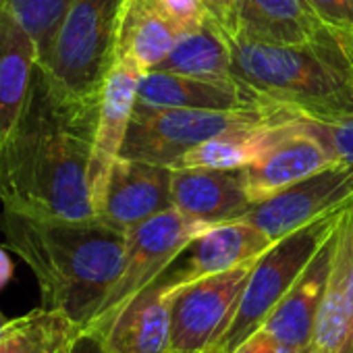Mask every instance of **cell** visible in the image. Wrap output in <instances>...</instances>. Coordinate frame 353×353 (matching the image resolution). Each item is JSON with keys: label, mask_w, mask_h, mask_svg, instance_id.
<instances>
[{"label": "cell", "mask_w": 353, "mask_h": 353, "mask_svg": "<svg viewBox=\"0 0 353 353\" xmlns=\"http://www.w3.org/2000/svg\"><path fill=\"white\" fill-rule=\"evenodd\" d=\"M98 98L61 88L38 63L23 110L0 141V204L40 216L96 219L90 196V156Z\"/></svg>", "instance_id": "cell-1"}, {"label": "cell", "mask_w": 353, "mask_h": 353, "mask_svg": "<svg viewBox=\"0 0 353 353\" xmlns=\"http://www.w3.org/2000/svg\"><path fill=\"white\" fill-rule=\"evenodd\" d=\"M5 248L34 272L42 307L65 314L81 330L94 320L117 283L127 233L96 219H40L3 208Z\"/></svg>", "instance_id": "cell-2"}, {"label": "cell", "mask_w": 353, "mask_h": 353, "mask_svg": "<svg viewBox=\"0 0 353 353\" xmlns=\"http://www.w3.org/2000/svg\"><path fill=\"white\" fill-rule=\"evenodd\" d=\"M229 42L233 73L270 98L316 110H341L353 104V63L345 54L243 36Z\"/></svg>", "instance_id": "cell-3"}, {"label": "cell", "mask_w": 353, "mask_h": 353, "mask_svg": "<svg viewBox=\"0 0 353 353\" xmlns=\"http://www.w3.org/2000/svg\"><path fill=\"white\" fill-rule=\"evenodd\" d=\"M293 110L289 102H274L248 110H204L156 106L135 100L121 156L172 168L192 148L223 133L254 127Z\"/></svg>", "instance_id": "cell-4"}, {"label": "cell", "mask_w": 353, "mask_h": 353, "mask_svg": "<svg viewBox=\"0 0 353 353\" xmlns=\"http://www.w3.org/2000/svg\"><path fill=\"white\" fill-rule=\"evenodd\" d=\"M347 210L318 219L285 235L254 262L245 289L235 307V316L210 353H231L241 341L264 326L272 310L293 287L316 252L336 231Z\"/></svg>", "instance_id": "cell-5"}, {"label": "cell", "mask_w": 353, "mask_h": 353, "mask_svg": "<svg viewBox=\"0 0 353 353\" xmlns=\"http://www.w3.org/2000/svg\"><path fill=\"white\" fill-rule=\"evenodd\" d=\"M123 0H73L48 57L40 63L67 92L98 98L114 61Z\"/></svg>", "instance_id": "cell-6"}, {"label": "cell", "mask_w": 353, "mask_h": 353, "mask_svg": "<svg viewBox=\"0 0 353 353\" xmlns=\"http://www.w3.org/2000/svg\"><path fill=\"white\" fill-rule=\"evenodd\" d=\"M210 227L214 225L170 208L129 229L121 274L96 312L94 320L81 332L96 330L141 289L156 283L168 270V266L181 256V252Z\"/></svg>", "instance_id": "cell-7"}, {"label": "cell", "mask_w": 353, "mask_h": 353, "mask_svg": "<svg viewBox=\"0 0 353 353\" xmlns=\"http://www.w3.org/2000/svg\"><path fill=\"white\" fill-rule=\"evenodd\" d=\"M254 262L166 289L170 353H210L229 328ZM164 285V283H162Z\"/></svg>", "instance_id": "cell-8"}, {"label": "cell", "mask_w": 353, "mask_h": 353, "mask_svg": "<svg viewBox=\"0 0 353 353\" xmlns=\"http://www.w3.org/2000/svg\"><path fill=\"white\" fill-rule=\"evenodd\" d=\"M353 206V166L339 162L287 188L274 198L252 206L241 219L270 241L334 212Z\"/></svg>", "instance_id": "cell-9"}, {"label": "cell", "mask_w": 353, "mask_h": 353, "mask_svg": "<svg viewBox=\"0 0 353 353\" xmlns=\"http://www.w3.org/2000/svg\"><path fill=\"white\" fill-rule=\"evenodd\" d=\"M332 150L297 114L283 133L248 166H243V188L252 206L262 204L307 176L339 164Z\"/></svg>", "instance_id": "cell-10"}, {"label": "cell", "mask_w": 353, "mask_h": 353, "mask_svg": "<svg viewBox=\"0 0 353 353\" xmlns=\"http://www.w3.org/2000/svg\"><path fill=\"white\" fill-rule=\"evenodd\" d=\"M239 36L270 44L330 48L353 63V40L326 23L307 0H243Z\"/></svg>", "instance_id": "cell-11"}, {"label": "cell", "mask_w": 353, "mask_h": 353, "mask_svg": "<svg viewBox=\"0 0 353 353\" xmlns=\"http://www.w3.org/2000/svg\"><path fill=\"white\" fill-rule=\"evenodd\" d=\"M143 73L127 61H112V67L102 83L98 119L90 156V196L94 210H98L114 162L121 156L133 106L137 100V85Z\"/></svg>", "instance_id": "cell-12"}, {"label": "cell", "mask_w": 353, "mask_h": 353, "mask_svg": "<svg viewBox=\"0 0 353 353\" xmlns=\"http://www.w3.org/2000/svg\"><path fill=\"white\" fill-rule=\"evenodd\" d=\"M170 181L172 168L168 166L119 156L96 216L127 233L139 223L172 208Z\"/></svg>", "instance_id": "cell-13"}, {"label": "cell", "mask_w": 353, "mask_h": 353, "mask_svg": "<svg viewBox=\"0 0 353 353\" xmlns=\"http://www.w3.org/2000/svg\"><path fill=\"white\" fill-rule=\"evenodd\" d=\"M274 241L252 223L237 219L219 223L200 233L160 276L164 287H174L202 276L233 270L256 262Z\"/></svg>", "instance_id": "cell-14"}, {"label": "cell", "mask_w": 353, "mask_h": 353, "mask_svg": "<svg viewBox=\"0 0 353 353\" xmlns=\"http://www.w3.org/2000/svg\"><path fill=\"white\" fill-rule=\"evenodd\" d=\"M137 102L204 110H248L283 100L258 92L239 77L231 81H212L154 69L139 77Z\"/></svg>", "instance_id": "cell-15"}, {"label": "cell", "mask_w": 353, "mask_h": 353, "mask_svg": "<svg viewBox=\"0 0 353 353\" xmlns=\"http://www.w3.org/2000/svg\"><path fill=\"white\" fill-rule=\"evenodd\" d=\"M314 353H353V208L334 233L330 272L310 343Z\"/></svg>", "instance_id": "cell-16"}, {"label": "cell", "mask_w": 353, "mask_h": 353, "mask_svg": "<svg viewBox=\"0 0 353 353\" xmlns=\"http://www.w3.org/2000/svg\"><path fill=\"white\" fill-rule=\"evenodd\" d=\"M88 334L98 339L104 353H170V316L162 281L141 289Z\"/></svg>", "instance_id": "cell-17"}, {"label": "cell", "mask_w": 353, "mask_h": 353, "mask_svg": "<svg viewBox=\"0 0 353 353\" xmlns=\"http://www.w3.org/2000/svg\"><path fill=\"white\" fill-rule=\"evenodd\" d=\"M170 198L172 208L212 225L237 221L252 208L241 168H172Z\"/></svg>", "instance_id": "cell-18"}, {"label": "cell", "mask_w": 353, "mask_h": 353, "mask_svg": "<svg viewBox=\"0 0 353 353\" xmlns=\"http://www.w3.org/2000/svg\"><path fill=\"white\" fill-rule=\"evenodd\" d=\"M334 233L316 252V256L297 276L293 287L285 293V297L264 322L266 330H270L279 341H283L295 351H301L312 343L330 272Z\"/></svg>", "instance_id": "cell-19"}, {"label": "cell", "mask_w": 353, "mask_h": 353, "mask_svg": "<svg viewBox=\"0 0 353 353\" xmlns=\"http://www.w3.org/2000/svg\"><path fill=\"white\" fill-rule=\"evenodd\" d=\"M156 0H123L114 38V61H127L141 73L154 71L179 40Z\"/></svg>", "instance_id": "cell-20"}, {"label": "cell", "mask_w": 353, "mask_h": 353, "mask_svg": "<svg viewBox=\"0 0 353 353\" xmlns=\"http://www.w3.org/2000/svg\"><path fill=\"white\" fill-rule=\"evenodd\" d=\"M38 63L36 42L13 13L0 5V141L23 110Z\"/></svg>", "instance_id": "cell-21"}, {"label": "cell", "mask_w": 353, "mask_h": 353, "mask_svg": "<svg viewBox=\"0 0 353 353\" xmlns=\"http://www.w3.org/2000/svg\"><path fill=\"white\" fill-rule=\"evenodd\" d=\"M293 117H295V104L291 112L281 114L272 121L212 137L185 152L172 164V168H216V170L243 168L252 160H256L283 133V129Z\"/></svg>", "instance_id": "cell-22"}, {"label": "cell", "mask_w": 353, "mask_h": 353, "mask_svg": "<svg viewBox=\"0 0 353 353\" xmlns=\"http://www.w3.org/2000/svg\"><path fill=\"white\" fill-rule=\"evenodd\" d=\"M156 71L212 81L237 79L233 73L231 42L212 19H208L202 28L179 36L174 48L156 67Z\"/></svg>", "instance_id": "cell-23"}, {"label": "cell", "mask_w": 353, "mask_h": 353, "mask_svg": "<svg viewBox=\"0 0 353 353\" xmlns=\"http://www.w3.org/2000/svg\"><path fill=\"white\" fill-rule=\"evenodd\" d=\"M81 328L65 314L36 307L7 320L0 330V353H71Z\"/></svg>", "instance_id": "cell-24"}, {"label": "cell", "mask_w": 353, "mask_h": 353, "mask_svg": "<svg viewBox=\"0 0 353 353\" xmlns=\"http://www.w3.org/2000/svg\"><path fill=\"white\" fill-rule=\"evenodd\" d=\"M0 5L9 9L32 36L42 63L52 48L54 36L73 0H0Z\"/></svg>", "instance_id": "cell-25"}, {"label": "cell", "mask_w": 353, "mask_h": 353, "mask_svg": "<svg viewBox=\"0 0 353 353\" xmlns=\"http://www.w3.org/2000/svg\"><path fill=\"white\" fill-rule=\"evenodd\" d=\"M297 114L307 123V127L332 150V154L353 166V108L341 110H316L295 106Z\"/></svg>", "instance_id": "cell-26"}, {"label": "cell", "mask_w": 353, "mask_h": 353, "mask_svg": "<svg viewBox=\"0 0 353 353\" xmlns=\"http://www.w3.org/2000/svg\"><path fill=\"white\" fill-rule=\"evenodd\" d=\"M156 5L181 36L202 28L210 19L202 0H156Z\"/></svg>", "instance_id": "cell-27"}, {"label": "cell", "mask_w": 353, "mask_h": 353, "mask_svg": "<svg viewBox=\"0 0 353 353\" xmlns=\"http://www.w3.org/2000/svg\"><path fill=\"white\" fill-rule=\"evenodd\" d=\"M316 13L353 40V0H307Z\"/></svg>", "instance_id": "cell-28"}, {"label": "cell", "mask_w": 353, "mask_h": 353, "mask_svg": "<svg viewBox=\"0 0 353 353\" xmlns=\"http://www.w3.org/2000/svg\"><path fill=\"white\" fill-rule=\"evenodd\" d=\"M208 17L223 30L227 38H237L241 32L243 0H202Z\"/></svg>", "instance_id": "cell-29"}, {"label": "cell", "mask_w": 353, "mask_h": 353, "mask_svg": "<svg viewBox=\"0 0 353 353\" xmlns=\"http://www.w3.org/2000/svg\"><path fill=\"white\" fill-rule=\"evenodd\" d=\"M231 353H299V351L291 349L262 326L256 332H252L245 341H241Z\"/></svg>", "instance_id": "cell-30"}, {"label": "cell", "mask_w": 353, "mask_h": 353, "mask_svg": "<svg viewBox=\"0 0 353 353\" xmlns=\"http://www.w3.org/2000/svg\"><path fill=\"white\" fill-rule=\"evenodd\" d=\"M71 353H104V349L100 347L98 339L88 334V332H81L71 349Z\"/></svg>", "instance_id": "cell-31"}, {"label": "cell", "mask_w": 353, "mask_h": 353, "mask_svg": "<svg viewBox=\"0 0 353 353\" xmlns=\"http://www.w3.org/2000/svg\"><path fill=\"white\" fill-rule=\"evenodd\" d=\"M13 272H15V266H13L11 256L7 254L5 248H0V291H3L7 283L13 279Z\"/></svg>", "instance_id": "cell-32"}, {"label": "cell", "mask_w": 353, "mask_h": 353, "mask_svg": "<svg viewBox=\"0 0 353 353\" xmlns=\"http://www.w3.org/2000/svg\"><path fill=\"white\" fill-rule=\"evenodd\" d=\"M7 324V318L3 316V312H0V330H3V326Z\"/></svg>", "instance_id": "cell-33"}, {"label": "cell", "mask_w": 353, "mask_h": 353, "mask_svg": "<svg viewBox=\"0 0 353 353\" xmlns=\"http://www.w3.org/2000/svg\"><path fill=\"white\" fill-rule=\"evenodd\" d=\"M299 353H314V351H312V347H310V345H307V347H305V349H301V351H299Z\"/></svg>", "instance_id": "cell-34"}, {"label": "cell", "mask_w": 353, "mask_h": 353, "mask_svg": "<svg viewBox=\"0 0 353 353\" xmlns=\"http://www.w3.org/2000/svg\"><path fill=\"white\" fill-rule=\"evenodd\" d=\"M349 108H353V104H351V106H349Z\"/></svg>", "instance_id": "cell-35"}]
</instances>
